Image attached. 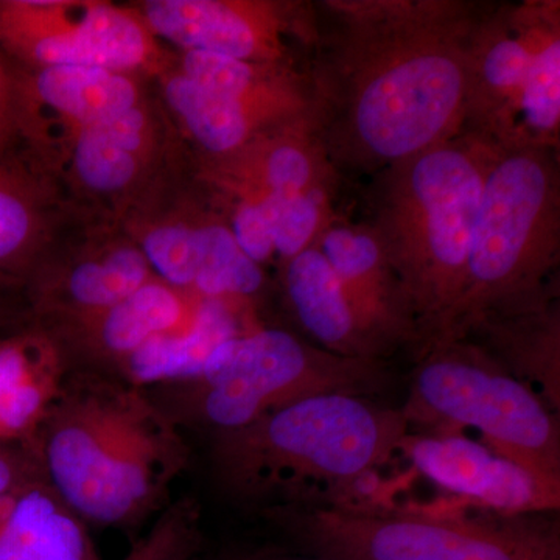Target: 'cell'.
Wrapping results in <instances>:
<instances>
[{
	"label": "cell",
	"instance_id": "obj_8",
	"mask_svg": "<svg viewBox=\"0 0 560 560\" xmlns=\"http://www.w3.org/2000/svg\"><path fill=\"white\" fill-rule=\"evenodd\" d=\"M416 434L480 431L481 444L540 474L560 477L559 416L528 386L470 342H433L418 352L400 408Z\"/></svg>",
	"mask_w": 560,
	"mask_h": 560
},
{
	"label": "cell",
	"instance_id": "obj_34",
	"mask_svg": "<svg viewBox=\"0 0 560 560\" xmlns=\"http://www.w3.org/2000/svg\"><path fill=\"white\" fill-rule=\"evenodd\" d=\"M226 560H329L319 558V556L308 555V552L300 551L287 552L278 550H257L250 552H242V555L232 556Z\"/></svg>",
	"mask_w": 560,
	"mask_h": 560
},
{
	"label": "cell",
	"instance_id": "obj_32",
	"mask_svg": "<svg viewBox=\"0 0 560 560\" xmlns=\"http://www.w3.org/2000/svg\"><path fill=\"white\" fill-rule=\"evenodd\" d=\"M43 475L31 453L0 444V497Z\"/></svg>",
	"mask_w": 560,
	"mask_h": 560
},
{
	"label": "cell",
	"instance_id": "obj_33",
	"mask_svg": "<svg viewBox=\"0 0 560 560\" xmlns=\"http://www.w3.org/2000/svg\"><path fill=\"white\" fill-rule=\"evenodd\" d=\"M16 127V91L0 60V151Z\"/></svg>",
	"mask_w": 560,
	"mask_h": 560
},
{
	"label": "cell",
	"instance_id": "obj_29",
	"mask_svg": "<svg viewBox=\"0 0 560 560\" xmlns=\"http://www.w3.org/2000/svg\"><path fill=\"white\" fill-rule=\"evenodd\" d=\"M139 248L158 279L191 291L197 272V226L165 223L151 228Z\"/></svg>",
	"mask_w": 560,
	"mask_h": 560
},
{
	"label": "cell",
	"instance_id": "obj_12",
	"mask_svg": "<svg viewBox=\"0 0 560 560\" xmlns=\"http://www.w3.org/2000/svg\"><path fill=\"white\" fill-rule=\"evenodd\" d=\"M400 455L448 495L500 514L559 512L560 477L530 470L464 434L408 433Z\"/></svg>",
	"mask_w": 560,
	"mask_h": 560
},
{
	"label": "cell",
	"instance_id": "obj_3",
	"mask_svg": "<svg viewBox=\"0 0 560 560\" xmlns=\"http://www.w3.org/2000/svg\"><path fill=\"white\" fill-rule=\"evenodd\" d=\"M408 433L400 408L319 394L213 433V474L231 499L261 512L348 506L366 478L399 455Z\"/></svg>",
	"mask_w": 560,
	"mask_h": 560
},
{
	"label": "cell",
	"instance_id": "obj_14",
	"mask_svg": "<svg viewBox=\"0 0 560 560\" xmlns=\"http://www.w3.org/2000/svg\"><path fill=\"white\" fill-rule=\"evenodd\" d=\"M556 298L558 293H551L525 307L482 316L458 340L477 346L559 416L560 318Z\"/></svg>",
	"mask_w": 560,
	"mask_h": 560
},
{
	"label": "cell",
	"instance_id": "obj_30",
	"mask_svg": "<svg viewBox=\"0 0 560 560\" xmlns=\"http://www.w3.org/2000/svg\"><path fill=\"white\" fill-rule=\"evenodd\" d=\"M197 550L191 530L178 518L164 515L119 560H191Z\"/></svg>",
	"mask_w": 560,
	"mask_h": 560
},
{
	"label": "cell",
	"instance_id": "obj_19",
	"mask_svg": "<svg viewBox=\"0 0 560 560\" xmlns=\"http://www.w3.org/2000/svg\"><path fill=\"white\" fill-rule=\"evenodd\" d=\"M238 302L202 298L184 326L153 338L120 364L124 382L143 389L198 377L223 342L253 330L238 318Z\"/></svg>",
	"mask_w": 560,
	"mask_h": 560
},
{
	"label": "cell",
	"instance_id": "obj_22",
	"mask_svg": "<svg viewBox=\"0 0 560 560\" xmlns=\"http://www.w3.org/2000/svg\"><path fill=\"white\" fill-rule=\"evenodd\" d=\"M150 143V119L142 105L105 124L72 132L73 176L94 194H120L139 178Z\"/></svg>",
	"mask_w": 560,
	"mask_h": 560
},
{
	"label": "cell",
	"instance_id": "obj_18",
	"mask_svg": "<svg viewBox=\"0 0 560 560\" xmlns=\"http://www.w3.org/2000/svg\"><path fill=\"white\" fill-rule=\"evenodd\" d=\"M201 300L194 291L175 289L156 278L114 307L70 319V330L91 357L119 370L143 345L184 326Z\"/></svg>",
	"mask_w": 560,
	"mask_h": 560
},
{
	"label": "cell",
	"instance_id": "obj_9",
	"mask_svg": "<svg viewBox=\"0 0 560 560\" xmlns=\"http://www.w3.org/2000/svg\"><path fill=\"white\" fill-rule=\"evenodd\" d=\"M0 47L35 69H158V39L138 9L101 0H0Z\"/></svg>",
	"mask_w": 560,
	"mask_h": 560
},
{
	"label": "cell",
	"instance_id": "obj_11",
	"mask_svg": "<svg viewBox=\"0 0 560 560\" xmlns=\"http://www.w3.org/2000/svg\"><path fill=\"white\" fill-rule=\"evenodd\" d=\"M559 31L558 7L481 11L471 36L466 130L514 147L523 91L537 54Z\"/></svg>",
	"mask_w": 560,
	"mask_h": 560
},
{
	"label": "cell",
	"instance_id": "obj_27",
	"mask_svg": "<svg viewBox=\"0 0 560 560\" xmlns=\"http://www.w3.org/2000/svg\"><path fill=\"white\" fill-rule=\"evenodd\" d=\"M254 202L260 206L268 221L275 253L287 261L315 245L320 232L329 224L327 191L293 197L268 195Z\"/></svg>",
	"mask_w": 560,
	"mask_h": 560
},
{
	"label": "cell",
	"instance_id": "obj_25",
	"mask_svg": "<svg viewBox=\"0 0 560 560\" xmlns=\"http://www.w3.org/2000/svg\"><path fill=\"white\" fill-rule=\"evenodd\" d=\"M260 265L249 259L235 242L230 226H197V272L191 291L202 298L245 301L264 285Z\"/></svg>",
	"mask_w": 560,
	"mask_h": 560
},
{
	"label": "cell",
	"instance_id": "obj_2",
	"mask_svg": "<svg viewBox=\"0 0 560 560\" xmlns=\"http://www.w3.org/2000/svg\"><path fill=\"white\" fill-rule=\"evenodd\" d=\"M35 459L84 522L130 526L165 504L189 447L175 418L143 389L83 375L66 382Z\"/></svg>",
	"mask_w": 560,
	"mask_h": 560
},
{
	"label": "cell",
	"instance_id": "obj_21",
	"mask_svg": "<svg viewBox=\"0 0 560 560\" xmlns=\"http://www.w3.org/2000/svg\"><path fill=\"white\" fill-rule=\"evenodd\" d=\"M31 98L73 132L116 119L140 105L139 88L130 73L83 66L36 69Z\"/></svg>",
	"mask_w": 560,
	"mask_h": 560
},
{
	"label": "cell",
	"instance_id": "obj_10",
	"mask_svg": "<svg viewBox=\"0 0 560 560\" xmlns=\"http://www.w3.org/2000/svg\"><path fill=\"white\" fill-rule=\"evenodd\" d=\"M294 10L256 0H147L138 7L154 38L183 51L280 68L290 55L289 38L316 43V20Z\"/></svg>",
	"mask_w": 560,
	"mask_h": 560
},
{
	"label": "cell",
	"instance_id": "obj_26",
	"mask_svg": "<svg viewBox=\"0 0 560 560\" xmlns=\"http://www.w3.org/2000/svg\"><path fill=\"white\" fill-rule=\"evenodd\" d=\"M560 125V32L541 46L523 91L514 147L558 145Z\"/></svg>",
	"mask_w": 560,
	"mask_h": 560
},
{
	"label": "cell",
	"instance_id": "obj_23",
	"mask_svg": "<svg viewBox=\"0 0 560 560\" xmlns=\"http://www.w3.org/2000/svg\"><path fill=\"white\" fill-rule=\"evenodd\" d=\"M162 84L168 108L191 139L220 160L234 156L254 140L275 132L238 103L206 90L178 69L168 72Z\"/></svg>",
	"mask_w": 560,
	"mask_h": 560
},
{
	"label": "cell",
	"instance_id": "obj_24",
	"mask_svg": "<svg viewBox=\"0 0 560 560\" xmlns=\"http://www.w3.org/2000/svg\"><path fill=\"white\" fill-rule=\"evenodd\" d=\"M156 279L138 246H114L73 265L57 282L51 308L66 319L95 315L114 307Z\"/></svg>",
	"mask_w": 560,
	"mask_h": 560
},
{
	"label": "cell",
	"instance_id": "obj_4",
	"mask_svg": "<svg viewBox=\"0 0 560 560\" xmlns=\"http://www.w3.org/2000/svg\"><path fill=\"white\" fill-rule=\"evenodd\" d=\"M501 149L464 130L381 172L370 231L415 320L416 352L436 338L463 293L482 189Z\"/></svg>",
	"mask_w": 560,
	"mask_h": 560
},
{
	"label": "cell",
	"instance_id": "obj_31",
	"mask_svg": "<svg viewBox=\"0 0 560 560\" xmlns=\"http://www.w3.org/2000/svg\"><path fill=\"white\" fill-rule=\"evenodd\" d=\"M230 230L243 253L257 265L267 264L275 256L270 226L257 202L241 200Z\"/></svg>",
	"mask_w": 560,
	"mask_h": 560
},
{
	"label": "cell",
	"instance_id": "obj_28",
	"mask_svg": "<svg viewBox=\"0 0 560 560\" xmlns=\"http://www.w3.org/2000/svg\"><path fill=\"white\" fill-rule=\"evenodd\" d=\"M39 213L25 184L0 165V271L16 267L38 237Z\"/></svg>",
	"mask_w": 560,
	"mask_h": 560
},
{
	"label": "cell",
	"instance_id": "obj_13",
	"mask_svg": "<svg viewBox=\"0 0 560 560\" xmlns=\"http://www.w3.org/2000/svg\"><path fill=\"white\" fill-rule=\"evenodd\" d=\"M315 246L340 279L350 307L382 357L400 346L418 348L415 320L370 228L329 223Z\"/></svg>",
	"mask_w": 560,
	"mask_h": 560
},
{
	"label": "cell",
	"instance_id": "obj_6",
	"mask_svg": "<svg viewBox=\"0 0 560 560\" xmlns=\"http://www.w3.org/2000/svg\"><path fill=\"white\" fill-rule=\"evenodd\" d=\"M559 198L555 149H501L482 189L463 293L427 346L458 340L482 316L555 293Z\"/></svg>",
	"mask_w": 560,
	"mask_h": 560
},
{
	"label": "cell",
	"instance_id": "obj_17",
	"mask_svg": "<svg viewBox=\"0 0 560 560\" xmlns=\"http://www.w3.org/2000/svg\"><path fill=\"white\" fill-rule=\"evenodd\" d=\"M221 164L228 189L243 201L327 191L334 173L312 125L261 136Z\"/></svg>",
	"mask_w": 560,
	"mask_h": 560
},
{
	"label": "cell",
	"instance_id": "obj_1",
	"mask_svg": "<svg viewBox=\"0 0 560 560\" xmlns=\"http://www.w3.org/2000/svg\"><path fill=\"white\" fill-rule=\"evenodd\" d=\"M327 5L335 21L316 46L313 132L331 167L383 172L466 130L480 7Z\"/></svg>",
	"mask_w": 560,
	"mask_h": 560
},
{
	"label": "cell",
	"instance_id": "obj_15",
	"mask_svg": "<svg viewBox=\"0 0 560 560\" xmlns=\"http://www.w3.org/2000/svg\"><path fill=\"white\" fill-rule=\"evenodd\" d=\"M66 382L60 349L46 335L0 340V444H18L35 458L40 431Z\"/></svg>",
	"mask_w": 560,
	"mask_h": 560
},
{
	"label": "cell",
	"instance_id": "obj_20",
	"mask_svg": "<svg viewBox=\"0 0 560 560\" xmlns=\"http://www.w3.org/2000/svg\"><path fill=\"white\" fill-rule=\"evenodd\" d=\"M291 311L315 346L346 359L383 360L364 334L329 261L315 245L287 261Z\"/></svg>",
	"mask_w": 560,
	"mask_h": 560
},
{
	"label": "cell",
	"instance_id": "obj_7",
	"mask_svg": "<svg viewBox=\"0 0 560 560\" xmlns=\"http://www.w3.org/2000/svg\"><path fill=\"white\" fill-rule=\"evenodd\" d=\"M388 385L383 360L346 359L290 331L253 329L223 342L198 377L172 386L180 418L217 433L307 397H366Z\"/></svg>",
	"mask_w": 560,
	"mask_h": 560
},
{
	"label": "cell",
	"instance_id": "obj_5",
	"mask_svg": "<svg viewBox=\"0 0 560 560\" xmlns=\"http://www.w3.org/2000/svg\"><path fill=\"white\" fill-rule=\"evenodd\" d=\"M298 550L329 560H560L559 512L500 514L445 497L385 506L261 512Z\"/></svg>",
	"mask_w": 560,
	"mask_h": 560
},
{
	"label": "cell",
	"instance_id": "obj_16",
	"mask_svg": "<svg viewBox=\"0 0 560 560\" xmlns=\"http://www.w3.org/2000/svg\"><path fill=\"white\" fill-rule=\"evenodd\" d=\"M0 560H102L88 523L44 475L0 497Z\"/></svg>",
	"mask_w": 560,
	"mask_h": 560
}]
</instances>
